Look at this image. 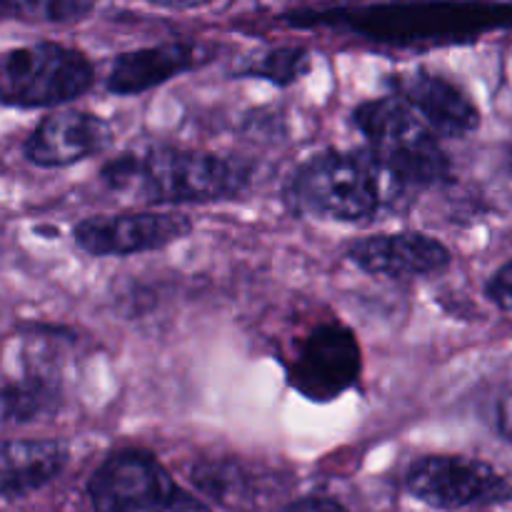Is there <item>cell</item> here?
<instances>
[{"mask_svg":"<svg viewBox=\"0 0 512 512\" xmlns=\"http://www.w3.org/2000/svg\"><path fill=\"white\" fill-rule=\"evenodd\" d=\"M415 193L400 185L368 148L320 150L290 173L285 200L300 215L363 225L400 213Z\"/></svg>","mask_w":512,"mask_h":512,"instance_id":"obj_1","label":"cell"},{"mask_svg":"<svg viewBox=\"0 0 512 512\" xmlns=\"http://www.w3.org/2000/svg\"><path fill=\"white\" fill-rule=\"evenodd\" d=\"M100 180L113 193L148 205L225 203L250 188L253 168L208 150L158 145L118 155L103 165Z\"/></svg>","mask_w":512,"mask_h":512,"instance_id":"obj_2","label":"cell"},{"mask_svg":"<svg viewBox=\"0 0 512 512\" xmlns=\"http://www.w3.org/2000/svg\"><path fill=\"white\" fill-rule=\"evenodd\" d=\"M353 125L368 140L375 160L410 193L453 180V163L440 140L393 95L360 103L353 110Z\"/></svg>","mask_w":512,"mask_h":512,"instance_id":"obj_3","label":"cell"},{"mask_svg":"<svg viewBox=\"0 0 512 512\" xmlns=\"http://www.w3.org/2000/svg\"><path fill=\"white\" fill-rule=\"evenodd\" d=\"M93 63L70 45L40 40L0 53V105L55 108L93 88Z\"/></svg>","mask_w":512,"mask_h":512,"instance_id":"obj_4","label":"cell"},{"mask_svg":"<svg viewBox=\"0 0 512 512\" xmlns=\"http://www.w3.org/2000/svg\"><path fill=\"white\" fill-rule=\"evenodd\" d=\"M88 498L98 512H210L148 450L110 453L88 480Z\"/></svg>","mask_w":512,"mask_h":512,"instance_id":"obj_5","label":"cell"},{"mask_svg":"<svg viewBox=\"0 0 512 512\" xmlns=\"http://www.w3.org/2000/svg\"><path fill=\"white\" fill-rule=\"evenodd\" d=\"M405 490L435 510H465L505 503L512 485L490 463L468 455H425L405 473Z\"/></svg>","mask_w":512,"mask_h":512,"instance_id":"obj_6","label":"cell"},{"mask_svg":"<svg viewBox=\"0 0 512 512\" xmlns=\"http://www.w3.org/2000/svg\"><path fill=\"white\" fill-rule=\"evenodd\" d=\"M363 355L348 325L323 323L298 343L288 365V380L313 403H330L360 380Z\"/></svg>","mask_w":512,"mask_h":512,"instance_id":"obj_7","label":"cell"},{"mask_svg":"<svg viewBox=\"0 0 512 512\" xmlns=\"http://www.w3.org/2000/svg\"><path fill=\"white\" fill-rule=\"evenodd\" d=\"M193 233L188 215L180 213H118L93 215L73 228V240L93 258H128V255L163 250Z\"/></svg>","mask_w":512,"mask_h":512,"instance_id":"obj_8","label":"cell"},{"mask_svg":"<svg viewBox=\"0 0 512 512\" xmlns=\"http://www.w3.org/2000/svg\"><path fill=\"white\" fill-rule=\"evenodd\" d=\"M393 98L408 105L438 140H463L483 123L478 103L460 83L433 70H408L388 78Z\"/></svg>","mask_w":512,"mask_h":512,"instance_id":"obj_9","label":"cell"},{"mask_svg":"<svg viewBox=\"0 0 512 512\" xmlns=\"http://www.w3.org/2000/svg\"><path fill=\"white\" fill-rule=\"evenodd\" d=\"M348 258L363 273L390 280L435 278L453 265L448 245L420 230L368 235L350 245Z\"/></svg>","mask_w":512,"mask_h":512,"instance_id":"obj_10","label":"cell"},{"mask_svg":"<svg viewBox=\"0 0 512 512\" xmlns=\"http://www.w3.org/2000/svg\"><path fill=\"white\" fill-rule=\"evenodd\" d=\"M113 143V128L90 110H58L35 125L23 143V155L38 168H68L95 158Z\"/></svg>","mask_w":512,"mask_h":512,"instance_id":"obj_11","label":"cell"},{"mask_svg":"<svg viewBox=\"0 0 512 512\" xmlns=\"http://www.w3.org/2000/svg\"><path fill=\"white\" fill-rule=\"evenodd\" d=\"M210 55L213 50L188 40H168V43L128 50L113 60L105 88L115 95H140L208 63Z\"/></svg>","mask_w":512,"mask_h":512,"instance_id":"obj_12","label":"cell"},{"mask_svg":"<svg viewBox=\"0 0 512 512\" xmlns=\"http://www.w3.org/2000/svg\"><path fill=\"white\" fill-rule=\"evenodd\" d=\"M70 450L60 440H0V500H20L53 483L68 468Z\"/></svg>","mask_w":512,"mask_h":512,"instance_id":"obj_13","label":"cell"},{"mask_svg":"<svg viewBox=\"0 0 512 512\" xmlns=\"http://www.w3.org/2000/svg\"><path fill=\"white\" fill-rule=\"evenodd\" d=\"M63 405L60 380L50 373H30L0 385V425H30L53 418Z\"/></svg>","mask_w":512,"mask_h":512,"instance_id":"obj_14","label":"cell"},{"mask_svg":"<svg viewBox=\"0 0 512 512\" xmlns=\"http://www.w3.org/2000/svg\"><path fill=\"white\" fill-rule=\"evenodd\" d=\"M310 70V53L298 45H280V48H270L268 53L258 55L243 75L250 78L270 80L278 88H288V85L298 83L305 73Z\"/></svg>","mask_w":512,"mask_h":512,"instance_id":"obj_15","label":"cell"},{"mask_svg":"<svg viewBox=\"0 0 512 512\" xmlns=\"http://www.w3.org/2000/svg\"><path fill=\"white\" fill-rule=\"evenodd\" d=\"M485 295L503 313H512V260L500 265L485 283Z\"/></svg>","mask_w":512,"mask_h":512,"instance_id":"obj_16","label":"cell"},{"mask_svg":"<svg viewBox=\"0 0 512 512\" xmlns=\"http://www.w3.org/2000/svg\"><path fill=\"white\" fill-rule=\"evenodd\" d=\"M490 425L503 443L512 445V383L505 385L490 408Z\"/></svg>","mask_w":512,"mask_h":512,"instance_id":"obj_17","label":"cell"},{"mask_svg":"<svg viewBox=\"0 0 512 512\" xmlns=\"http://www.w3.org/2000/svg\"><path fill=\"white\" fill-rule=\"evenodd\" d=\"M45 18L53 23H65V20H78L93 10V3H70V0H58V3H48L40 8Z\"/></svg>","mask_w":512,"mask_h":512,"instance_id":"obj_18","label":"cell"},{"mask_svg":"<svg viewBox=\"0 0 512 512\" xmlns=\"http://www.w3.org/2000/svg\"><path fill=\"white\" fill-rule=\"evenodd\" d=\"M283 512H353V510H348L343 503H338V500H333V498H323V495H310V498H303V500H295V503H290Z\"/></svg>","mask_w":512,"mask_h":512,"instance_id":"obj_19","label":"cell"},{"mask_svg":"<svg viewBox=\"0 0 512 512\" xmlns=\"http://www.w3.org/2000/svg\"><path fill=\"white\" fill-rule=\"evenodd\" d=\"M508 170H510V175H512V140H510V145H508Z\"/></svg>","mask_w":512,"mask_h":512,"instance_id":"obj_20","label":"cell"}]
</instances>
